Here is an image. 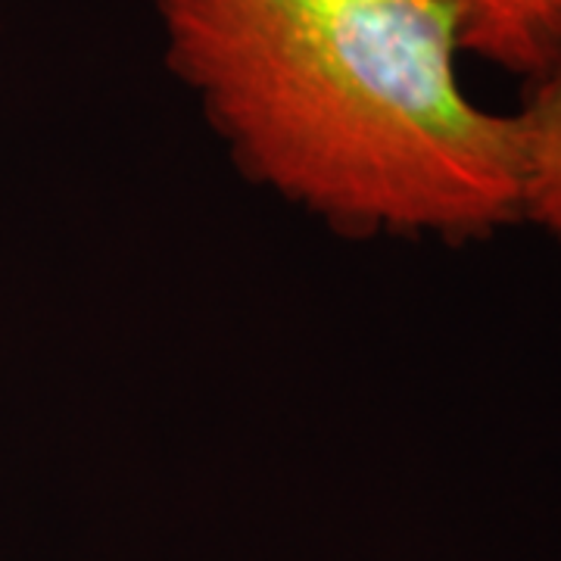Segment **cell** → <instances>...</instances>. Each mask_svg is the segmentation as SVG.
<instances>
[{
  "mask_svg": "<svg viewBox=\"0 0 561 561\" xmlns=\"http://www.w3.org/2000/svg\"><path fill=\"white\" fill-rule=\"evenodd\" d=\"M165 66L253 184L346 238L522 216L515 116L459 84L443 0H150Z\"/></svg>",
  "mask_w": 561,
  "mask_h": 561,
  "instance_id": "1",
  "label": "cell"
},
{
  "mask_svg": "<svg viewBox=\"0 0 561 561\" xmlns=\"http://www.w3.org/2000/svg\"><path fill=\"white\" fill-rule=\"evenodd\" d=\"M474 54L527 84L561 62V0H443Z\"/></svg>",
  "mask_w": 561,
  "mask_h": 561,
  "instance_id": "2",
  "label": "cell"
},
{
  "mask_svg": "<svg viewBox=\"0 0 561 561\" xmlns=\"http://www.w3.org/2000/svg\"><path fill=\"white\" fill-rule=\"evenodd\" d=\"M515 125L522 140V216L561 241V62L530 81Z\"/></svg>",
  "mask_w": 561,
  "mask_h": 561,
  "instance_id": "3",
  "label": "cell"
}]
</instances>
